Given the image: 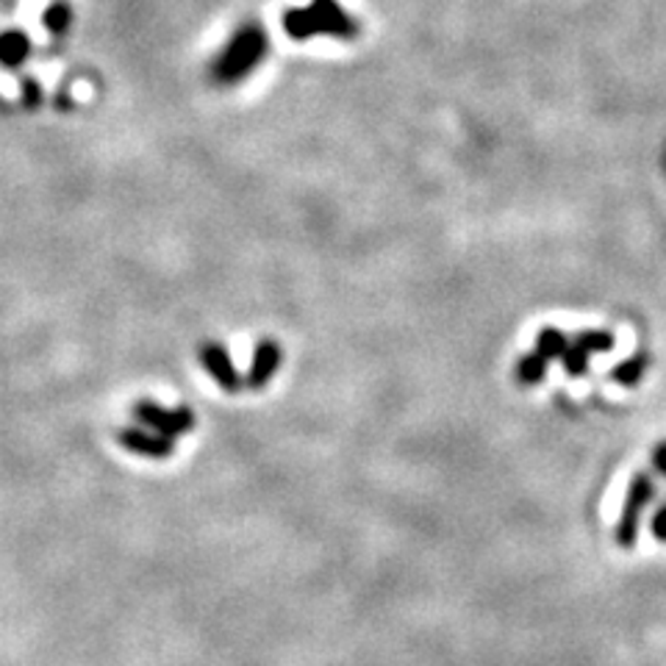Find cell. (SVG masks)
I'll use <instances>...</instances> for the list:
<instances>
[{
	"mask_svg": "<svg viewBox=\"0 0 666 666\" xmlns=\"http://www.w3.org/2000/svg\"><path fill=\"white\" fill-rule=\"evenodd\" d=\"M267 56V36L258 25H245L231 36V43L225 45L220 56L211 65V75L217 84H236V81L247 79L258 67V61Z\"/></svg>",
	"mask_w": 666,
	"mask_h": 666,
	"instance_id": "obj_1",
	"label": "cell"
},
{
	"mask_svg": "<svg viewBox=\"0 0 666 666\" xmlns=\"http://www.w3.org/2000/svg\"><path fill=\"white\" fill-rule=\"evenodd\" d=\"M287 31L294 39H308L317 34H334V36H353L355 25L344 17L342 9L334 0H314L308 9H297V12L287 14Z\"/></svg>",
	"mask_w": 666,
	"mask_h": 666,
	"instance_id": "obj_2",
	"label": "cell"
},
{
	"mask_svg": "<svg viewBox=\"0 0 666 666\" xmlns=\"http://www.w3.org/2000/svg\"><path fill=\"white\" fill-rule=\"evenodd\" d=\"M133 417L148 431L159 433L164 439L184 436V433H189L195 428V414L189 409H164V406H159L153 400H139L133 406Z\"/></svg>",
	"mask_w": 666,
	"mask_h": 666,
	"instance_id": "obj_3",
	"label": "cell"
},
{
	"mask_svg": "<svg viewBox=\"0 0 666 666\" xmlns=\"http://www.w3.org/2000/svg\"><path fill=\"white\" fill-rule=\"evenodd\" d=\"M200 361H203V366L209 370V375L222 386V389L225 392L242 389V378L236 375L234 361H231L229 350L222 348V344H217V342L203 344V348H200Z\"/></svg>",
	"mask_w": 666,
	"mask_h": 666,
	"instance_id": "obj_4",
	"label": "cell"
},
{
	"mask_svg": "<svg viewBox=\"0 0 666 666\" xmlns=\"http://www.w3.org/2000/svg\"><path fill=\"white\" fill-rule=\"evenodd\" d=\"M120 444L126 451L144 458H167L170 453L175 451L173 439H164L153 431H142V428H126V431H120Z\"/></svg>",
	"mask_w": 666,
	"mask_h": 666,
	"instance_id": "obj_5",
	"label": "cell"
},
{
	"mask_svg": "<svg viewBox=\"0 0 666 666\" xmlns=\"http://www.w3.org/2000/svg\"><path fill=\"white\" fill-rule=\"evenodd\" d=\"M278 364H281V348H278L276 342H270V339H267V342H258L250 373H247V386H250V389H261V386L270 384Z\"/></svg>",
	"mask_w": 666,
	"mask_h": 666,
	"instance_id": "obj_6",
	"label": "cell"
},
{
	"mask_svg": "<svg viewBox=\"0 0 666 666\" xmlns=\"http://www.w3.org/2000/svg\"><path fill=\"white\" fill-rule=\"evenodd\" d=\"M28 50H31L28 36L20 34V31H9V34L0 36V61L7 67L23 65Z\"/></svg>",
	"mask_w": 666,
	"mask_h": 666,
	"instance_id": "obj_7",
	"label": "cell"
},
{
	"mask_svg": "<svg viewBox=\"0 0 666 666\" xmlns=\"http://www.w3.org/2000/svg\"><path fill=\"white\" fill-rule=\"evenodd\" d=\"M39 101H43V92H39V84L28 79L23 84V106L34 108V106H39Z\"/></svg>",
	"mask_w": 666,
	"mask_h": 666,
	"instance_id": "obj_8",
	"label": "cell"
},
{
	"mask_svg": "<svg viewBox=\"0 0 666 666\" xmlns=\"http://www.w3.org/2000/svg\"><path fill=\"white\" fill-rule=\"evenodd\" d=\"M48 25H50V28H54V31H65V25H67L65 9H56V12L48 17Z\"/></svg>",
	"mask_w": 666,
	"mask_h": 666,
	"instance_id": "obj_9",
	"label": "cell"
}]
</instances>
